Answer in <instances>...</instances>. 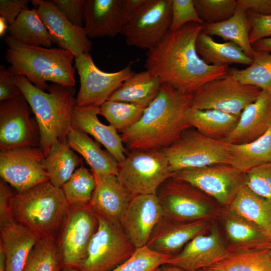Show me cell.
<instances>
[{
  "label": "cell",
  "mask_w": 271,
  "mask_h": 271,
  "mask_svg": "<svg viewBox=\"0 0 271 271\" xmlns=\"http://www.w3.org/2000/svg\"><path fill=\"white\" fill-rule=\"evenodd\" d=\"M162 216V207L156 194H139L132 196L120 224L127 238L137 249L147 245Z\"/></svg>",
  "instance_id": "ac0fdd59"
},
{
  "label": "cell",
  "mask_w": 271,
  "mask_h": 271,
  "mask_svg": "<svg viewBox=\"0 0 271 271\" xmlns=\"http://www.w3.org/2000/svg\"><path fill=\"white\" fill-rule=\"evenodd\" d=\"M44 158L39 147L1 151V177L17 192L49 181L43 165Z\"/></svg>",
  "instance_id": "2e32d148"
},
{
  "label": "cell",
  "mask_w": 271,
  "mask_h": 271,
  "mask_svg": "<svg viewBox=\"0 0 271 271\" xmlns=\"http://www.w3.org/2000/svg\"><path fill=\"white\" fill-rule=\"evenodd\" d=\"M15 74L4 65L0 66V101L14 98L22 94L20 89L14 82Z\"/></svg>",
  "instance_id": "c3c4849f"
},
{
  "label": "cell",
  "mask_w": 271,
  "mask_h": 271,
  "mask_svg": "<svg viewBox=\"0 0 271 271\" xmlns=\"http://www.w3.org/2000/svg\"><path fill=\"white\" fill-rule=\"evenodd\" d=\"M81 163V159L70 148L66 139L52 146L43 165L49 182L54 186L61 188Z\"/></svg>",
  "instance_id": "1f68e13d"
},
{
  "label": "cell",
  "mask_w": 271,
  "mask_h": 271,
  "mask_svg": "<svg viewBox=\"0 0 271 271\" xmlns=\"http://www.w3.org/2000/svg\"><path fill=\"white\" fill-rule=\"evenodd\" d=\"M223 225L230 244L229 252H243L269 249L271 238L258 226L231 210L220 206L216 218Z\"/></svg>",
  "instance_id": "7402d4cb"
},
{
  "label": "cell",
  "mask_w": 271,
  "mask_h": 271,
  "mask_svg": "<svg viewBox=\"0 0 271 271\" xmlns=\"http://www.w3.org/2000/svg\"><path fill=\"white\" fill-rule=\"evenodd\" d=\"M252 59L246 68H229L228 73L242 84L271 89V52L254 50Z\"/></svg>",
  "instance_id": "8d00e7d4"
},
{
  "label": "cell",
  "mask_w": 271,
  "mask_h": 271,
  "mask_svg": "<svg viewBox=\"0 0 271 271\" xmlns=\"http://www.w3.org/2000/svg\"><path fill=\"white\" fill-rule=\"evenodd\" d=\"M172 0H146L129 17L121 34L130 46L150 50L170 31Z\"/></svg>",
  "instance_id": "30bf717a"
},
{
  "label": "cell",
  "mask_w": 271,
  "mask_h": 271,
  "mask_svg": "<svg viewBox=\"0 0 271 271\" xmlns=\"http://www.w3.org/2000/svg\"><path fill=\"white\" fill-rule=\"evenodd\" d=\"M197 13L205 24L223 22L233 15L237 7L235 0H193Z\"/></svg>",
  "instance_id": "b9f144b4"
},
{
  "label": "cell",
  "mask_w": 271,
  "mask_h": 271,
  "mask_svg": "<svg viewBox=\"0 0 271 271\" xmlns=\"http://www.w3.org/2000/svg\"><path fill=\"white\" fill-rule=\"evenodd\" d=\"M162 83L159 77L149 70L134 72L107 100L135 103L147 107L158 95Z\"/></svg>",
  "instance_id": "83f0119b"
},
{
  "label": "cell",
  "mask_w": 271,
  "mask_h": 271,
  "mask_svg": "<svg viewBox=\"0 0 271 271\" xmlns=\"http://www.w3.org/2000/svg\"><path fill=\"white\" fill-rule=\"evenodd\" d=\"M8 31L11 37L24 45L50 48L53 44L36 8L23 11Z\"/></svg>",
  "instance_id": "e575fe53"
},
{
  "label": "cell",
  "mask_w": 271,
  "mask_h": 271,
  "mask_svg": "<svg viewBox=\"0 0 271 271\" xmlns=\"http://www.w3.org/2000/svg\"><path fill=\"white\" fill-rule=\"evenodd\" d=\"M196 48L200 58L208 65L228 66L239 64L249 66L253 61L235 43L230 41L216 42L211 36L202 31L197 38Z\"/></svg>",
  "instance_id": "f546056e"
},
{
  "label": "cell",
  "mask_w": 271,
  "mask_h": 271,
  "mask_svg": "<svg viewBox=\"0 0 271 271\" xmlns=\"http://www.w3.org/2000/svg\"><path fill=\"white\" fill-rule=\"evenodd\" d=\"M52 43L72 53L75 58L89 53L92 44L83 27L72 24L50 0H32Z\"/></svg>",
  "instance_id": "e0dca14e"
},
{
  "label": "cell",
  "mask_w": 271,
  "mask_h": 271,
  "mask_svg": "<svg viewBox=\"0 0 271 271\" xmlns=\"http://www.w3.org/2000/svg\"><path fill=\"white\" fill-rule=\"evenodd\" d=\"M228 252L216 224L212 223L209 233L194 238L179 252L172 256L166 264L187 271H198L213 265Z\"/></svg>",
  "instance_id": "ffe728a7"
},
{
  "label": "cell",
  "mask_w": 271,
  "mask_h": 271,
  "mask_svg": "<svg viewBox=\"0 0 271 271\" xmlns=\"http://www.w3.org/2000/svg\"><path fill=\"white\" fill-rule=\"evenodd\" d=\"M99 107L96 105H76L72 111L71 126L91 135L119 164L125 159L126 150L117 131L110 124H104L99 120Z\"/></svg>",
  "instance_id": "cb8c5ba5"
},
{
  "label": "cell",
  "mask_w": 271,
  "mask_h": 271,
  "mask_svg": "<svg viewBox=\"0 0 271 271\" xmlns=\"http://www.w3.org/2000/svg\"><path fill=\"white\" fill-rule=\"evenodd\" d=\"M129 18L126 0H85L83 27L89 39L121 34Z\"/></svg>",
  "instance_id": "44dd1931"
},
{
  "label": "cell",
  "mask_w": 271,
  "mask_h": 271,
  "mask_svg": "<svg viewBox=\"0 0 271 271\" xmlns=\"http://www.w3.org/2000/svg\"><path fill=\"white\" fill-rule=\"evenodd\" d=\"M156 195L163 216L177 220H213L221 206L195 186L173 176L161 184Z\"/></svg>",
  "instance_id": "8992f818"
},
{
  "label": "cell",
  "mask_w": 271,
  "mask_h": 271,
  "mask_svg": "<svg viewBox=\"0 0 271 271\" xmlns=\"http://www.w3.org/2000/svg\"><path fill=\"white\" fill-rule=\"evenodd\" d=\"M132 196L117 176L109 175L97 183L89 206L96 214L120 223Z\"/></svg>",
  "instance_id": "d4e9b609"
},
{
  "label": "cell",
  "mask_w": 271,
  "mask_h": 271,
  "mask_svg": "<svg viewBox=\"0 0 271 271\" xmlns=\"http://www.w3.org/2000/svg\"><path fill=\"white\" fill-rule=\"evenodd\" d=\"M72 24L83 27L85 0H50Z\"/></svg>",
  "instance_id": "f6af8a7d"
},
{
  "label": "cell",
  "mask_w": 271,
  "mask_h": 271,
  "mask_svg": "<svg viewBox=\"0 0 271 271\" xmlns=\"http://www.w3.org/2000/svg\"><path fill=\"white\" fill-rule=\"evenodd\" d=\"M5 41L8 47L5 55L8 69L14 74L25 76L43 91L49 88L47 81L70 87L75 85V58L70 52L24 45L9 35Z\"/></svg>",
  "instance_id": "277c9868"
},
{
  "label": "cell",
  "mask_w": 271,
  "mask_h": 271,
  "mask_svg": "<svg viewBox=\"0 0 271 271\" xmlns=\"http://www.w3.org/2000/svg\"><path fill=\"white\" fill-rule=\"evenodd\" d=\"M259 87L244 84L228 73L200 87L192 95V107L216 109L240 116L261 91Z\"/></svg>",
  "instance_id": "8fae6325"
},
{
  "label": "cell",
  "mask_w": 271,
  "mask_h": 271,
  "mask_svg": "<svg viewBox=\"0 0 271 271\" xmlns=\"http://www.w3.org/2000/svg\"><path fill=\"white\" fill-rule=\"evenodd\" d=\"M23 94L0 103V150L40 148L37 123Z\"/></svg>",
  "instance_id": "5bb4252c"
},
{
  "label": "cell",
  "mask_w": 271,
  "mask_h": 271,
  "mask_svg": "<svg viewBox=\"0 0 271 271\" xmlns=\"http://www.w3.org/2000/svg\"><path fill=\"white\" fill-rule=\"evenodd\" d=\"M63 265L57 240L53 236L41 237L26 261L23 271H59Z\"/></svg>",
  "instance_id": "74e56055"
},
{
  "label": "cell",
  "mask_w": 271,
  "mask_h": 271,
  "mask_svg": "<svg viewBox=\"0 0 271 271\" xmlns=\"http://www.w3.org/2000/svg\"><path fill=\"white\" fill-rule=\"evenodd\" d=\"M198 271H204V270L201 269V270H198Z\"/></svg>",
  "instance_id": "680465c9"
},
{
  "label": "cell",
  "mask_w": 271,
  "mask_h": 271,
  "mask_svg": "<svg viewBox=\"0 0 271 271\" xmlns=\"http://www.w3.org/2000/svg\"><path fill=\"white\" fill-rule=\"evenodd\" d=\"M70 148L81 155L91 168L96 183L109 175H117L118 163L108 152L101 149L84 131L72 127L67 136Z\"/></svg>",
  "instance_id": "4316f807"
},
{
  "label": "cell",
  "mask_w": 271,
  "mask_h": 271,
  "mask_svg": "<svg viewBox=\"0 0 271 271\" xmlns=\"http://www.w3.org/2000/svg\"><path fill=\"white\" fill-rule=\"evenodd\" d=\"M269 256H270V259H271V247L269 248Z\"/></svg>",
  "instance_id": "6f0895ef"
},
{
  "label": "cell",
  "mask_w": 271,
  "mask_h": 271,
  "mask_svg": "<svg viewBox=\"0 0 271 271\" xmlns=\"http://www.w3.org/2000/svg\"><path fill=\"white\" fill-rule=\"evenodd\" d=\"M192 106V95L183 94L163 83L158 95L139 121L120 132L123 144L130 151L169 147L191 127L187 114Z\"/></svg>",
  "instance_id": "7a4b0ae2"
},
{
  "label": "cell",
  "mask_w": 271,
  "mask_h": 271,
  "mask_svg": "<svg viewBox=\"0 0 271 271\" xmlns=\"http://www.w3.org/2000/svg\"><path fill=\"white\" fill-rule=\"evenodd\" d=\"M202 26L203 32L235 43L252 59L254 49L249 41L251 25L247 11L238 4L234 14L228 19L215 24L203 23Z\"/></svg>",
  "instance_id": "4dcf8cb0"
},
{
  "label": "cell",
  "mask_w": 271,
  "mask_h": 271,
  "mask_svg": "<svg viewBox=\"0 0 271 271\" xmlns=\"http://www.w3.org/2000/svg\"><path fill=\"white\" fill-rule=\"evenodd\" d=\"M251 25L249 41L252 44L255 41L271 36V16L258 15L247 11Z\"/></svg>",
  "instance_id": "bcb514c9"
},
{
  "label": "cell",
  "mask_w": 271,
  "mask_h": 271,
  "mask_svg": "<svg viewBox=\"0 0 271 271\" xmlns=\"http://www.w3.org/2000/svg\"><path fill=\"white\" fill-rule=\"evenodd\" d=\"M14 194L10 187L2 179L0 180V227L15 222L11 208Z\"/></svg>",
  "instance_id": "7dc6e473"
},
{
  "label": "cell",
  "mask_w": 271,
  "mask_h": 271,
  "mask_svg": "<svg viewBox=\"0 0 271 271\" xmlns=\"http://www.w3.org/2000/svg\"><path fill=\"white\" fill-rule=\"evenodd\" d=\"M69 207L61 188L49 181L14 194L11 200L15 221L40 237H55Z\"/></svg>",
  "instance_id": "5b68a950"
},
{
  "label": "cell",
  "mask_w": 271,
  "mask_h": 271,
  "mask_svg": "<svg viewBox=\"0 0 271 271\" xmlns=\"http://www.w3.org/2000/svg\"><path fill=\"white\" fill-rule=\"evenodd\" d=\"M0 271H8L6 256L1 248H0Z\"/></svg>",
  "instance_id": "db71d44e"
},
{
  "label": "cell",
  "mask_w": 271,
  "mask_h": 271,
  "mask_svg": "<svg viewBox=\"0 0 271 271\" xmlns=\"http://www.w3.org/2000/svg\"><path fill=\"white\" fill-rule=\"evenodd\" d=\"M98 225L97 215L89 205H70L56 240L63 268H79Z\"/></svg>",
  "instance_id": "7c38bea8"
},
{
  "label": "cell",
  "mask_w": 271,
  "mask_h": 271,
  "mask_svg": "<svg viewBox=\"0 0 271 271\" xmlns=\"http://www.w3.org/2000/svg\"><path fill=\"white\" fill-rule=\"evenodd\" d=\"M212 220L185 221L163 216L154 227L147 246L157 252L173 256L197 236L206 234Z\"/></svg>",
  "instance_id": "d6986e66"
},
{
  "label": "cell",
  "mask_w": 271,
  "mask_h": 271,
  "mask_svg": "<svg viewBox=\"0 0 271 271\" xmlns=\"http://www.w3.org/2000/svg\"><path fill=\"white\" fill-rule=\"evenodd\" d=\"M269 249L229 252L204 271H271Z\"/></svg>",
  "instance_id": "d590c367"
},
{
  "label": "cell",
  "mask_w": 271,
  "mask_h": 271,
  "mask_svg": "<svg viewBox=\"0 0 271 271\" xmlns=\"http://www.w3.org/2000/svg\"><path fill=\"white\" fill-rule=\"evenodd\" d=\"M96 184L92 172L81 163L61 189L70 205L86 206L89 205Z\"/></svg>",
  "instance_id": "f35d334b"
},
{
  "label": "cell",
  "mask_w": 271,
  "mask_h": 271,
  "mask_svg": "<svg viewBox=\"0 0 271 271\" xmlns=\"http://www.w3.org/2000/svg\"><path fill=\"white\" fill-rule=\"evenodd\" d=\"M239 117L216 109L199 110L191 107L187 114V121L191 127L204 136L222 140L235 128Z\"/></svg>",
  "instance_id": "d6a6232c"
},
{
  "label": "cell",
  "mask_w": 271,
  "mask_h": 271,
  "mask_svg": "<svg viewBox=\"0 0 271 271\" xmlns=\"http://www.w3.org/2000/svg\"><path fill=\"white\" fill-rule=\"evenodd\" d=\"M14 82L34 113L40 132V148L45 157L53 144L67 139L72 111L77 105L75 89L52 83L46 92L23 75H15Z\"/></svg>",
  "instance_id": "3957f363"
},
{
  "label": "cell",
  "mask_w": 271,
  "mask_h": 271,
  "mask_svg": "<svg viewBox=\"0 0 271 271\" xmlns=\"http://www.w3.org/2000/svg\"><path fill=\"white\" fill-rule=\"evenodd\" d=\"M9 24L3 17H0V35L3 36L5 32L8 30Z\"/></svg>",
  "instance_id": "11a10c76"
},
{
  "label": "cell",
  "mask_w": 271,
  "mask_h": 271,
  "mask_svg": "<svg viewBox=\"0 0 271 271\" xmlns=\"http://www.w3.org/2000/svg\"><path fill=\"white\" fill-rule=\"evenodd\" d=\"M62 271H83L81 269L76 267H64Z\"/></svg>",
  "instance_id": "9f6ffc18"
},
{
  "label": "cell",
  "mask_w": 271,
  "mask_h": 271,
  "mask_svg": "<svg viewBox=\"0 0 271 271\" xmlns=\"http://www.w3.org/2000/svg\"><path fill=\"white\" fill-rule=\"evenodd\" d=\"M28 0H1L0 15L12 24L24 10H29Z\"/></svg>",
  "instance_id": "681fc988"
},
{
  "label": "cell",
  "mask_w": 271,
  "mask_h": 271,
  "mask_svg": "<svg viewBox=\"0 0 271 271\" xmlns=\"http://www.w3.org/2000/svg\"><path fill=\"white\" fill-rule=\"evenodd\" d=\"M227 207L258 226L271 238V200L256 194L244 184Z\"/></svg>",
  "instance_id": "f1b7e54d"
},
{
  "label": "cell",
  "mask_w": 271,
  "mask_h": 271,
  "mask_svg": "<svg viewBox=\"0 0 271 271\" xmlns=\"http://www.w3.org/2000/svg\"><path fill=\"white\" fill-rule=\"evenodd\" d=\"M244 174L230 164H218L183 169L173 176L190 183L221 206L226 207L244 184Z\"/></svg>",
  "instance_id": "4fadbf2b"
},
{
  "label": "cell",
  "mask_w": 271,
  "mask_h": 271,
  "mask_svg": "<svg viewBox=\"0 0 271 271\" xmlns=\"http://www.w3.org/2000/svg\"><path fill=\"white\" fill-rule=\"evenodd\" d=\"M74 60L80 81L76 97L78 106H99L134 73L132 70V61L119 71L109 73L97 67L89 53L83 54Z\"/></svg>",
  "instance_id": "9a60e30c"
},
{
  "label": "cell",
  "mask_w": 271,
  "mask_h": 271,
  "mask_svg": "<svg viewBox=\"0 0 271 271\" xmlns=\"http://www.w3.org/2000/svg\"><path fill=\"white\" fill-rule=\"evenodd\" d=\"M229 164L243 173L254 167L271 163V128L251 142L229 144Z\"/></svg>",
  "instance_id": "836d02e7"
},
{
  "label": "cell",
  "mask_w": 271,
  "mask_h": 271,
  "mask_svg": "<svg viewBox=\"0 0 271 271\" xmlns=\"http://www.w3.org/2000/svg\"><path fill=\"white\" fill-rule=\"evenodd\" d=\"M195 23L203 25L193 0H172V16L170 31H176L184 25Z\"/></svg>",
  "instance_id": "ee69618b"
},
{
  "label": "cell",
  "mask_w": 271,
  "mask_h": 271,
  "mask_svg": "<svg viewBox=\"0 0 271 271\" xmlns=\"http://www.w3.org/2000/svg\"><path fill=\"white\" fill-rule=\"evenodd\" d=\"M237 2L246 11L261 16H271V0H237Z\"/></svg>",
  "instance_id": "f907efd6"
},
{
  "label": "cell",
  "mask_w": 271,
  "mask_h": 271,
  "mask_svg": "<svg viewBox=\"0 0 271 271\" xmlns=\"http://www.w3.org/2000/svg\"><path fill=\"white\" fill-rule=\"evenodd\" d=\"M171 257L145 245L136 249L131 256L110 271H154L166 263Z\"/></svg>",
  "instance_id": "60d3db41"
},
{
  "label": "cell",
  "mask_w": 271,
  "mask_h": 271,
  "mask_svg": "<svg viewBox=\"0 0 271 271\" xmlns=\"http://www.w3.org/2000/svg\"><path fill=\"white\" fill-rule=\"evenodd\" d=\"M251 45L255 50L271 52V36L259 39Z\"/></svg>",
  "instance_id": "816d5d0a"
},
{
  "label": "cell",
  "mask_w": 271,
  "mask_h": 271,
  "mask_svg": "<svg viewBox=\"0 0 271 271\" xmlns=\"http://www.w3.org/2000/svg\"><path fill=\"white\" fill-rule=\"evenodd\" d=\"M229 144L207 137L193 127L163 149L172 173L218 164H229Z\"/></svg>",
  "instance_id": "52a82bcc"
},
{
  "label": "cell",
  "mask_w": 271,
  "mask_h": 271,
  "mask_svg": "<svg viewBox=\"0 0 271 271\" xmlns=\"http://www.w3.org/2000/svg\"><path fill=\"white\" fill-rule=\"evenodd\" d=\"M0 248L4 251L8 271H23L27 259L41 237L15 222L0 227Z\"/></svg>",
  "instance_id": "484cf974"
},
{
  "label": "cell",
  "mask_w": 271,
  "mask_h": 271,
  "mask_svg": "<svg viewBox=\"0 0 271 271\" xmlns=\"http://www.w3.org/2000/svg\"><path fill=\"white\" fill-rule=\"evenodd\" d=\"M202 29V25L190 23L176 31H169L155 47L147 51L146 69L162 83L188 95L227 75L228 66L208 65L198 54L196 41Z\"/></svg>",
  "instance_id": "6da1fadb"
},
{
  "label": "cell",
  "mask_w": 271,
  "mask_h": 271,
  "mask_svg": "<svg viewBox=\"0 0 271 271\" xmlns=\"http://www.w3.org/2000/svg\"><path fill=\"white\" fill-rule=\"evenodd\" d=\"M244 185L256 194L271 200V163L260 165L246 171Z\"/></svg>",
  "instance_id": "7bdbcfd3"
},
{
  "label": "cell",
  "mask_w": 271,
  "mask_h": 271,
  "mask_svg": "<svg viewBox=\"0 0 271 271\" xmlns=\"http://www.w3.org/2000/svg\"><path fill=\"white\" fill-rule=\"evenodd\" d=\"M154 271H187L176 266L170 265L168 264H164Z\"/></svg>",
  "instance_id": "f5cc1de1"
},
{
  "label": "cell",
  "mask_w": 271,
  "mask_h": 271,
  "mask_svg": "<svg viewBox=\"0 0 271 271\" xmlns=\"http://www.w3.org/2000/svg\"><path fill=\"white\" fill-rule=\"evenodd\" d=\"M147 108L135 103L107 100L99 106V114L121 132L139 121Z\"/></svg>",
  "instance_id": "ab89813d"
},
{
  "label": "cell",
  "mask_w": 271,
  "mask_h": 271,
  "mask_svg": "<svg viewBox=\"0 0 271 271\" xmlns=\"http://www.w3.org/2000/svg\"><path fill=\"white\" fill-rule=\"evenodd\" d=\"M173 174L162 150H134L118 164L117 177L134 196L156 194L161 184Z\"/></svg>",
  "instance_id": "ba28073f"
},
{
  "label": "cell",
  "mask_w": 271,
  "mask_h": 271,
  "mask_svg": "<svg viewBox=\"0 0 271 271\" xmlns=\"http://www.w3.org/2000/svg\"><path fill=\"white\" fill-rule=\"evenodd\" d=\"M271 128V89H262L241 112L235 127L223 140L229 144L251 142Z\"/></svg>",
  "instance_id": "603a6c76"
},
{
  "label": "cell",
  "mask_w": 271,
  "mask_h": 271,
  "mask_svg": "<svg viewBox=\"0 0 271 271\" xmlns=\"http://www.w3.org/2000/svg\"><path fill=\"white\" fill-rule=\"evenodd\" d=\"M97 215L98 225L87 255L79 266L83 271H110L125 261L136 248L119 222Z\"/></svg>",
  "instance_id": "9c48e42d"
}]
</instances>
